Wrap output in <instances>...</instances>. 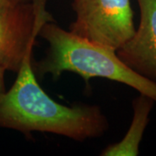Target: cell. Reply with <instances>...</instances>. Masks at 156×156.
I'll return each mask as SVG.
<instances>
[{"mask_svg": "<svg viewBox=\"0 0 156 156\" xmlns=\"http://www.w3.org/2000/svg\"><path fill=\"white\" fill-rule=\"evenodd\" d=\"M32 50L26 53L11 89L0 95V128L16 130L27 138L33 132L76 141L101 137L109 123L101 107L86 103L66 106L53 100L37 82Z\"/></svg>", "mask_w": 156, "mask_h": 156, "instance_id": "obj_1", "label": "cell"}, {"mask_svg": "<svg viewBox=\"0 0 156 156\" xmlns=\"http://www.w3.org/2000/svg\"><path fill=\"white\" fill-rule=\"evenodd\" d=\"M38 37L46 41L48 48L44 56L32 63L37 77L43 79L50 75L57 80L64 72H73L83 78L86 85L91 78H105L129 86L156 102L155 82L127 66L115 50L80 37L55 22L44 23Z\"/></svg>", "mask_w": 156, "mask_h": 156, "instance_id": "obj_2", "label": "cell"}, {"mask_svg": "<svg viewBox=\"0 0 156 156\" xmlns=\"http://www.w3.org/2000/svg\"><path fill=\"white\" fill-rule=\"evenodd\" d=\"M76 18L71 33L117 50L135 31L130 0H72Z\"/></svg>", "mask_w": 156, "mask_h": 156, "instance_id": "obj_3", "label": "cell"}, {"mask_svg": "<svg viewBox=\"0 0 156 156\" xmlns=\"http://www.w3.org/2000/svg\"><path fill=\"white\" fill-rule=\"evenodd\" d=\"M47 0L0 2V68L17 72L33 46L42 25L55 22Z\"/></svg>", "mask_w": 156, "mask_h": 156, "instance_id": "obj_4", "label": "cell"}, {"mask_svg": "<svg viewBox=\"0 0 156 156\" xmlns=\"http://www.w3.org/2000/svg\"><path fill=\"white\" fill-rule=\"evenodd\" d=\"M139 25L117 56L139 75L156 83V0H136Z\"/></svg>", "mask_w": 156, "mask_h": 156, "instance_id": "obj_5", "label": "cell"}, {"mask_svg": "<svg viewBox=\"0 0 156 156\" xmlns=\"http://www.w3.org/2000/svg\"><path fill=\"white\" fill-rule=\"evenodd\" d=\"M155 101L147 95L140 94L132 102L133 118L122 140L106 147L101 156H137L146 128L150 121V113Z\"/></svg>", "mask_w": 156, "mask_h": 156, "instance_id": "obj_6", "label": "cell"}, {"mask_svg": "<svg viewBox=\"0 0 156 156\" xmlns=\"http://www.w3.org/2000/svg\"><path fill=\"white\" fill-rule=\"evenodd\" d=\"M5 70L0 68V95L5 92Z\"/></svg>", "mask_w": 156, "mask_h": 156, "instance_id": "obj_7", "label": "cell"}, {"mask_svg": "<svg viewBox=\"0 0 156 156\" xmlns=\"http://www.w3.org/2000/svg\"><path fill=\"white\" fill-rule=\"evenodd\" d=\"M3 1H9V2H24V1H30V0H0V2Z\"/></svg>", "mask_w": 156, "mask_h": 156, "instance_id": "obj_8", "label": "cell"}]
</instances>
